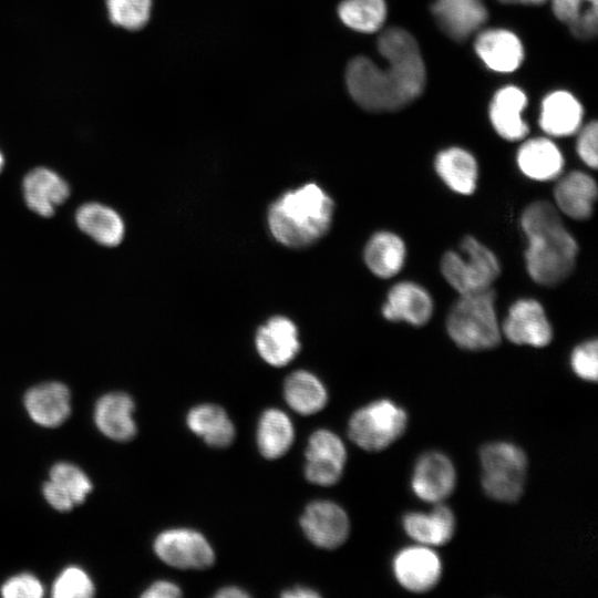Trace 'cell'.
Wrapping results in <instances>:
<instances>
[{
  "label": "cell",
  "instance_id": "6da1fadb",
  "mask_svg": "<svg viewBox=\"0 0 598 598\" xmlns=\"http://www.w3.org/2000/svg\"><path fill=\"white\" fill-rule=\"evenodd\" d=\"M386 60L382 69L369 58L357 56L346 71L351 97L368 111H394L416 99L425 85V68L414 38L401 28L386 29L378 40Z\"/></svg>",
  "mask_w": 598,
  "mask_h": 598
},
{
  "label": "cell",
  "instance_id": "7a4b0ae2",
  "mask_svg": "<svg viewBox=\"0 0 598 598\" xmlns=\"http://www.w3.org/2000/svg\"><path fill=\"white\" fill-rule=\"evenodd\" d=\"M520 227L528 243L525 262L530 279L546 287L566 280L575 269L579 247L558 209L547 200H535L522 213Z\"/></svg>",
  "mask_w": 598,
  "mask_h": 598
},
{
  "label": "cell",
  "instance_id": "3957f363",
  "mask_svg": "<svg viewBox=\"0 0 598 598\" xmlns=\"http://www.w3.org/2000/svg\"><path fill=\"white\" fill-rule=\"evenodd\" d=\"M333 209L332 198L317 184L309 183L286 192L271 204L268 226L280 244L302 248L329 230Z\"/></svg>",
  "mask_w": 598,
  "mask_h": 598
},
{
  "label": "cell",
  "instance_id": "277c9868",
  "mask_svg": "<svg viewBox=\"0 0 598 598\" xmlns=\"http://www.w3.org/2000/svg\"><path fill=\"white\" fill-rule=\"evenodd\" d=\"M496 292L488 289L460 295L446 317V331L461 349L483 351L501 343L502 331L495 308Z\"/></svg>",
  "mask_w": 598,
  "mask_h": 598
},
{
  "label": "cell",
  "instance_id": "5b68a950",
  "mask_svg": "<svg viewBox=\"0 0 598 598\" xmlns=\"http://www.w3.org/2000/svg\"><path fill=\"white\" fill-rule=\"evenodd\" d=\"M460 248L463 255L447 250L441 258L440 268L446 282L458 295L491 288L501 275L496 255L472 235L462 238Z\"/></svg>",
  "mask_w": 598,
  "mask_h": 598
},
{
  "label": "cell",
  "instance_id": "8992f818",
  "mask_svg": "<svg viewBox=\"0 0 598 598\" xmlns=\"http://www.w3.org/2000/svg\"><path fill=\"white\" fill-rule=\"evenodd\" d=\"M482 487L492 499L502 503L517 502L524 493L527 456L515 444L493 442L480 451Z\"/></svg>",
  "mask_w": 598,
  "mask_h": 598
},
{
  "label": "cell",
  "instance_id": "52a82bcc",
  "mask_svg": "<svg viewBox=\"0 0 598 598\" xmlns=\"http://www.w3.org/2000/svg\"><path fill=\"white\" fill-rule=\"evenodd\" d=\"M406 425L405 410L393 401L382 399L360 408L351 415L348 435L362 450L379 452L400 439Z\"/></svg>",
  "mask_w": 598,
  "mask_h": 598
},
{
  "label": "cell",
  "instance_id": "ba28073f",
  "mask_svg": "<svg viewBox=\"0 0 598 598\" xmlns=\"http://www.w3.org/2000/svg\"><path fill=\"white\" fill-rule=\"evenodd\" d=\"M153 547L162 561L178 569H206L215 561V551L207 538L192 528L163 530Z\"/></svg>",
  "mask_w": 598,
  "mask_h": 598
},
{
  "label": "cell",
  "instance_id": "9c48e42d",
  "mask_svg": "<svg viewBox=\"0 0 598 598\" xmlns=\"http://www.w3.org/2000/svg\"><path fill=\"white\" fill-rule=\"evenodd\" d=\"M305 456V476L310 483L331 486L340 481L347 450L336 433L326 429L315 431L308 440Z\"/></svg>",
  "mask_w": 598,
  "mask_h": 598
},
{
  "label": "cell",
  "instance_id": "30bf717a",
  "mask_svg": "<svg viewBox=\"0 0 598 598\" xmlns=\"http://www.w3.org/2000/svg\"><path fill=\"white\" fill-rule=\"evenodd\" d=\"M512 343L544 348L553 340V328L542 303L533 298L516 300L501 328Z\"/></svg>",
  "mask_w": 598,
  "mask_h": 598
},
{
  "label": "cell",
  "instance_id": "8fae6325",
  "mask_svg": "<svg viewBox=\"0 0 598 598\" xmlns=\"http://www.w3.org/2000/svg\"><path fill=\"white\" fill-rule=\"evenodd\" d=\"M306 537L317 547L336 549L350 534V522L344 509L330 501H313L300 517Z\"/></svg>",
  "mask_w": 598,
  "mask_h": 598
},
{
  "label": "cell",
  "instance_id": "7c38bea8",
  "mask_svg": "<svg viewBox=\"0 0 598 598\" xmlns=\"http://www.w3.org/2000/svg\"><path fill=\"white\" fill-rule=\"evenodd\" d=\"M392 569L401 587L411 592L422 594L439 584L442 563L429 546L417 544L400 550L393 559Z\"/></svg>",
  "mask_w": 598,
  "mask_h": 598
},
{
  "label": "cell",
  "instance_id": "4fadbf2b",
  "mask_svg": "<svg viewBox=\"0 0 598 598\" xmlns=\"http://www.w3.org/2000/svg\"><path fill=\"white\" fill-rule=\"evenodd\" d=\"M456 485V471L452 461L441 452H427L420 456L411 480L417 498L439 504L446 499Z\"/></svg>",
  "mask_w": 598,
  "mask_h": 598
},
{
  "label": "cell",
  "instance_id": "5bb4252c",
  "mask_svg": "<svg viewBox=\"0 0 598 598\" xmlns=\"http://www.w3.org/2000/svg\"><path fill=\"white\" fill-rule=\"evenodd\" d=\"M434 310L430 292L421 285L404 280L396 282L388 292L381 308L382 316L389 321H404L414 327L426 324Z\"/></svg>",
  "mask_w": 598,
  "mask_h": 598
},
{
  "label": "cell",
  "instance_id": "9a60e30c",
  "mask_svg": "<svg viewBox=\"0 0 598 598\" xmlns=\"http://www.w3.org/2000/svg\"><path fill=\"white\" fill-rule=\"evenodd\" d=\"M92 491L87 475L76 465L68 462L54 464L49 481L43 484L45 501L56 511L68 512L84 502Z\"/></svg>",
  "mask_w": 598,
  "mask_h": 598
},
{
  "label": "cell",
  "instance_id": "2e32d148",
  "mask_svg": "<svg viewBox=\"0 0 598 598\" xmlns=\"http://www.w3.org/2000/svg\"><path fill=\"white\" fill-rule=\"evenodd\" d=\"M68 182L48 167L30 171L22 181V196L30 210L42 217H51L55 208L70 195Z\"/></svg>",
  "mask_w": 598,
  "mask_h": 598
},
{
  "label": "cell",
  "instance_id": "e0dca14e",
  "mask_svg": "<svg viewBox=\"0 0 598 598\" xmlns=\"http://www.w3.org/2000/svg\"><path fill=\"white\" fill-rule=\"evenodd\" d=\"M29 416L44 427H56L71 413V393L68 386L50 381L30 388L23 398Z\"/></svg>",
  "mask_w": 598,
  "mask_h": 598
},
{
  "label": "cell",
  "instance_id": "ac0fdd59",
  "mask_svg": "<svg viewBox=\"0 0 598 598\" xmlns=\"http://www.w3.org/2000/svg\"><path fill=\"white\" fill-rule=\"evenodd\" d=\"M255 343L261 359L272 367L287 365L300 349L297 327L282 316L272 317L262 324L257 330Z\"/></svg>",
  "mask_w": 598,
  "mask_h": 598
},
{
  "label": "cell",
  "instance_id": "d6986e66",
  "mask_svg": "<svg viewBox=\"0 0 598 598\" xmlns=\"http://www.w3.org/2000/svg\"><path fill=\"white\" fill-rule=\"evenodd\" d=\"M135 404L133 399L123 392H111L101 396L94 406V422L106 437L127 442L137 432L133 417Z\"/></svg>",
  "mask_w": 598,
  "mask_h": 598
},
{
  "label": "cell",
  "instance_id": "ffe728a7",
  "mask_svg": "<svg viewBox=\"0 0 598 598\" xmlns=\"http://www.w3.org/2000/svg\"><path fill=\"white\" fill-rule=\"evenodd\" d=\"M597 183L590 175L573 171L558 179L554 198L558 210L576 220L589 219L597 199Z\"/></svg>",
  "mask_w": 598,
  "mask_h": 598
},
{
  "label": "cell",
  "instance_id": "44dd1931",
  "mask_svg": "<svg viewBox=\"0 0 598 598\" xmlns=\"http://www.w3.org/2000/svg\"><path fill=\"white\" fill-rule=\"evenodd\" d=\"M432 12L441 29L454 40H464L487 18L482 0H435Z\"/></svg>",
  "mask_w": 598,
  "mask_h": 598
},
{
  "label": "cell",
  "instance_id": "7402d4cb",
  "mask_svg": "<svg viewBox=\"0 0 598 598\" xmlns=\"http://www.w3.org/2000/svg\"><path fill=\"white\" fill-rule=\"evenodd\" d=\"M406 535L420 545L442 546L455 533L456 522L453 512L439 503L430 513L411 512L402 519Z\"/></svg>",
  "mask_w": 598,
  "mask_h": 598
},
{
  "label": "cell",
  "instance_id": "603a6c76",
  "mask_svg": "<svg viewBox=\"0 0 598 598\" xmlns=\"http://www.w3.org/2000/svg\"><path fill=\"white\" fill-rule=\"evenodd\" d=\"M74 218L76 226L102 246H117L125 235V224L121 215L101 203L89 202L81 205Z\"/></svg>",
  "mask_w": 598,
  "mask_h": 598
},
{
  "label": "cell",
  "instance_id": "cb8c5ba5",
  "mask_svg": "<svg viewBox=\"0 0 598 598\" xmlns=\"http://www.w3.org/2000/svg\"><path fill=\"white\" fill-rule=\"evenodd\" d=\"M517 164L528 178L548 182L558 178L564 168V157L559 148L548 138L526 141L517 152Z\"/></svg>",
  "mask_w": 598,
  "mask_h": 598
},
{
  "label": "cell",
  "instance_id": "d4e9b609",
  "mask_svg": "<svg viewBox=\"0 0 598 598\" xmlns=\"http://www.w3.org/2000/svg\"><path fill=\"white\" fill-rule=\"evenodd\" d=\"M434 168L442 182L454 193L472 195L477 185L478 166L475 157L464 148L450 147L441 151Z\"/></svg>",
  "mask_w": 598,
  "mask_h": 598
},
{
  "label": "cell",
  "instance_id": "484cf974",
  "mask_svg": "<svg viewBox=\"0 0 598 598\" xmlns=\"http://www.w3.org/2000/svg\"><path fill=\"white\" fill-rule=\"evenodd\" d=\"M406 258L404 240L388 230L377 231L368 240L363 259L369 270L377 277L389 279L403 268Z\"/></svg>",
  "mask_w": 598,
  "mask_h": 598
},
{
  "label": "cell",
  "instance_id": "4316f807",
  "mask_svg": "<svg viewBox=\"0 0 598 598\" xmlns=\"http://www.w3.org/2000/svg\"><path fill=\"white\" fill-rule=\"evenodd\" d=\"M475 50L485 64L497 72L516 70L524 56L519 39L502 29L482 32L476 39Z\"/></svg>",
  "mask_w": 598,
  "mask_h": 598
},
{
  "label": "cell",
  "instance_id": "83f0119b",
  "mask_svg": "<svg viewBox=\"0 0 598 598\" xmlns=\"http://www.w3.org/2000/svg\"><path fill=\"white\" fill-rule=\"evenodd\" d=\"M526 101L524 92L516 86H506L493 97L491 122L503 138L519 141L528 134V126L522 117Z\"/></svg>",
  "mask_w": 598,
  "mask_h": 598
},
{
  "label": "cell",
  "instance_id": "f1b7e54d",
  "mask_svg": "<svg viewBox=\"0 0 598 598\" xmlns=\"http://www.w3.org/2000/svg\"><path fill=\"white\" fill-rule=\"evenodd\" d=\"M188 429L212 447L229 446L236 435L235 425L219 405L203 403L192 408L186 415Z\"/></svg>",
  "mask_w": 598,
  "mask_h": 598
},
{
  "label": "cell",
  "instance_id": "f546056e",
  "mask_svg": "<svg viewBox=\"0 0 598 598\" xmlns=\"http://www.w3.org/2000/svg\"><path fill=\"white\" fill-rule=\"evenodd\" d=\"M582 118L579 102L568 92L557 91L545 97L539 124L551 136H569L578 131Z\"/></svg>",
  "mask_w": 598,
  "mask_h": 598
},
{
  "label": "cell",
  "instance_id": "4dcf8cb0",
  "mask_svg": "<svg viewBox=\"0 0 598 598\" xmlns=\"http://www.w3.org/2000/svg\"><path fill=\"white\" fill-rule=\"evenodd\" d=\"M295 440V429L290 417L279 409H267L260 415L256 441L260 454L267 460L283 456Z\"/></svg>",
  "mask_w": 598,
  "mask_h": 598
},
{
  "label": "cell",
  "instance_id": "1f68e13d",
  "mask_svg": "<svg viewBox=\"0 0 598 598\" xmlns=\"http://www.w3.org/2000/svg\"><path fill=\"white\" fill-rule=\"evenodd\" d=\"M283 398L295 412L301 415H311L326 406L328 392L313 373L297 370L285 380Z\"/></svg>",
  "mask_w": 598,
  "mask_h": 598
},
{
  "label": "cell",
  "instance_id": "d6a6232c",
  "mask_svg": "<svg viewBox=\"0 0 598 598\" xmlns=\"http://www.w3.org/2000/svg\"><path fill=\"white\" fill-rule=\"evenodd\" d=\"M597 0H553L556 17L579 39H590L597 33Z\"/></svg>",
  "mask_w": 598,
  "mask_h": 598
},
{
  "label": "cell",
  "instance_id": "836d02e7",
  "mask_svg": "<svg viewBox=\"0 0 598 598\" xmlns=\"http://www.w3.org/2000/svg\"><path fill=\"white\" fill-rule=\"evenodd\" d=\"M338 14L347 27L371 33L382 27L386 7L384 0H344L339 4Z\"/></svg>",
  "mask_w": 598,
  "mask_h": 598
},
{
  "label": "cell",
  "instance_id": "e575fe53",
  "mask_svg": "<svg viewBox=\"0 0 598 598\" xmlns=\"http://www.w3.org/2000/svg\"><path fill=\"white\" fill-rule=\"evenodd\" d=\"M151 0H106L110 20L126 30L143 28L151 14Z\"/></svg>",
  "mask_w": 598,
  "mask_h": 598
},
{
  "label": "cell",
  "instance_id": "d590c367",
  "mask_svg": "<svg viewBox=\"0 0 598 598\" xmlns=\"http://www.w3.org/2000/svg\"><path fill=\"white\" fill-rule=\"evenodd\" d=\"M52 595L55 598H89L94 595V585L85 570L69 566L54 580Z\"/></svg>",
  "mask_w": 598,
  "mask_h": 598
},
{
  "label": "cell",
  "instance_id": "8d00e7d4",
  "mask_svg": "<svg viewBox=\"0 0 598 598\" xmlns=\"http://www.w3.org/2000/svg\"><path fill=\"white\" fill-rule=\"evenodd\" d=\"M570 365L580 379L596 382L598 377L597 340H587L574 348L570 355Z\"/></svg>",
  "mask_w": 598,
  "mask_h": 598
},
{
  "label": "cell",
  "instance_id": "74e56055",
  "mask_svg": "<svg viewBox=\"0 0 598 598\" xmlns=\"http://www.w3.org/2000/svg\"><path fill=\"white\" fill-rule=\"evenodd\" d=\"M0 592L6 598H40L44 594V588L34 575L21 573L7 579Z\"/></svg>",
  "mask_w": 598,
  "mask_h": 598
},
{
  "label": "cell",
  "instance_id": "f35d334b",
  "mask_svg": "<svg viewBox=\"0 0 598 598\" xmlns=\"http://www.w3.org/2000/svg\"><path fill=\"white\" fill-rule=\"evenodd\" d=\"M597 140L598 126L597 122L592 121L581 130L576 146L582 162L594 169L597 168L598 164Z\"/></svg>",
  "mask_w": 598,
  "mask_h": 598
},
{
  "label": "cell",
  "instance_id": "ab89813d",
  "mask_svg": "<svg viewBox=\"0 0 598 598\" xmlns=\"http://www.w3.org/2000/svg\"><path fill=\"white\" fill-rule=\"evenodd\" d=\"M182 595L181 588L168 580H157L151 584L142 594L144 598H176Z\"/></svg>",
  "mask_w": 598,
  "mask_h": 598
},
{
  "label": "cell",
  "instance_id": "60d3db41",
  "mask_svg": "<svg viewBox=\"0 0 598 598\" xmlns=\"http://www.w3.org/2000/svg\"><path fill=\"white\" fill-rule=\"evenodd\" d=\"M283 598H319L320 594L306 586H295L281 592Z\"/></svg>",
  "mask_w": 598,
  "mask_h": 598
},
{
  "label": "cell",
  "instance_id": "b9f144b4",
  "mask_svg": "<svg viewBox=\"0 0 598 598\" xmlns=\"http://www.w3.org/2000/svg\"><path fill=\"white\" fill-rule=\"evenodd\" d=\"M250 595L240 587L226 586L216 591V598H247Z\"/></svg>",
  "mask_w": 598,
  "mask_h": 598
},
{
  "label": "cell",
  "instance_id": "7bdbcfd3",
  "mask_svg": "<svg viewBox=\"0 0 598 598\" xmlns=\"http://www.w3.org/2000/svg\"><path fill=\"white\" fill-rule=\"evenodd\" d=\"M545 0H520V3L539 4Z\"/></svg>",
  "mask_w": 598,
  "mask_h": 598
},
{
  "label": "cell",
  "instance_id": "ee69618b",
  "mask_svg": "<svg viewBox=\"0 0 598 598\" xmlns=\"http://www.w3.org/2000/svg\"><path fill=\"white\" fill-rule=\"evenodd\" d=\"M3 166H4V157H3L2 152L0 151V173L3 169Z\"/></svg>",
  "mask_w": 598,
  "mask_h": 598
},
{
  "label": "cell",
  "instance_id": "f6af8a7d",
  "mask_svg": "<svg viewBox=\"0 0 598 598\" xmlns=\"http://www.w3.org/2000/svg\"><path fill=\"white\" fill-rule=\"evenodd\" d=\"M501 2H504V3H520V0H498Z\"/></svg>",
  "mask_w": 598,
  "mask_h": 598
}]
</instances>
